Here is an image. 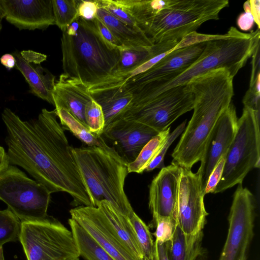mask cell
<instances>
[{"mask_svg":"<svg viewBox=\"0 0 260 260\" xmlns=\"http://www.w3.org/2000/svg\"><path fill=\"white\" fill-rule=\"evenodd\" d=\"M55 109H43L37 118L23 121L6 108L2 118L7 129L10 164L24 169L50 193L63 191L75 206H94Z\"/></svg>","mask_w":260,"mask_h":260,"instance_id":"1","label":"cell"},{"mask_svg":"<svg viewBox=\"0 0 260 260\" xmlns=\"http://www.w3.org/2000/svg\"><path fill=\"white\" fill-rule=\"evenodd\" d=\"M234 77L225 69L211 71L188 83L194 97L193 113L172 154L173 162L191 169L201 161L216 121L231 103Z\"/></svg>","mask_w":260,"mask_h":260,"instance_id":"2","label":"cell"},{"mask_svg":"<svg viewBox=\"0 0 260 260\" xmlns=\"http://www.w3.org/2000/svg\"><path fill=\"white\" fill-rule=\"evenodd\" d=\"M259 38L258 29L243 33L231 27L223 38L208 41L199 58L177 76L165 82H149L128 90L133 95L129 108L141 106L166 91L186 85L213 70L225 69L234 77L252 56L260 43Z\"/></svg>","mask_w":260,"mask_h":260,"instance_id":"3","label":"cell"},{"mask_svg":"<svg viewBox=\"0 0 260 260\" xmlns=\"http://www.w3.org/2000/svg\"><path fill=\"white\" fill-rule=\"evenodd\" d=\"M78 21L75 35L62 31V74L80 80L90 88L114 78L120 49L104 39L93 20L79 17Z\"/></svg>","mask_w":260,"mask_h":260,"instance_id":"4","label":"cell"},{"mask_svg":"<svg viewBox=\"0 0 260 260\" xmlns=\"http://www.w3.org/2000/svg\"><path fill=\"white\" fill-rule=\"evenodd\" d=\"M72 152L94 206L106 200L129 218L134 211L124 189L127 163L110 146L72 147Z\"/></svg>","mask_w":260,"mask_h":260,"instance_id":"5","label":"cell"},{"mask_svg":"<svg viewBox=\"0 0 260 260\" xmlns=\"http://www.w3.org/2000/svg\"><path fill=\"white\" fill-rule=\"evenodd\" d=\"M228 0H171L151 20L145 34L153 44L180 41L204 22L219 19Z\"/></svg>","mask_w":260,"mask_h":260,"instance_id":"6","label":"cell"},{"mask_svg":"<svg viewBox=\"0 0 260 260\" xmlns=\"http://www.w3.org/2000/svg\"><path fill=\"white\" fill-rule=\"evenodd\" d=\"M19 240L27 260H79L73 234L50 216L21 222Z\"/></svg>","mask_w":260,"mask_h":260,"instance_id":"7","label":"cell"},{"mask_svg":"<svg viewBox=\"0 0 260 260\" xmlns=\"http://www.w3.org/2000/svg\"><path fill=\"white\" fill-rule=\"evenodd\" d=\"M259 166V119L253 110L244 107L238 119L237 130L226 153L222 174L214 193L242 184L249 172Z\"/></svg>","mask_w":260,"mask_h":260,"instance_id":"8","label":"cell"},{"mask_svg":"<svg viewBox=\"0 0 260 260\" xmlns=\"http://www.w3.org/2000/svg\"><path fill=\"white\" fill-rule=\"evenodd\" d=\"M50 195L43 185L16 167L10 165L0 173V200L21 222L46 218Z\"/></svg>","mask_w":260,"mask_h":260,"instance_id":"9","label":"cell"},{"mask_svg":"<svg viewBox=\"0 0 260 260\" xmlns=\"http://www.w3.org/2000/svg\"><path fill=\"white\" fill-rule=\"evenodd\" d=\"M194 101L188 84L177 86L141 106L125 111L120 119L140 122L159 133L169 127L180 116L192 110Z\"/></svg>","mask_w":260,"mask_h":260,"instance_id":"10","label":"cell"},{"mask_svg":"<svg viewBox=\"0 0 260 260\" xmlns=\"http://www.w3.org/2000/svg\"><path fill=\"white\" fill-rule=\"evenodd\" d=\"M254 197L242 184L235 191L229 216V230L219 260H246L253 236Z\"/></svg>","mask_w":260,"mask_h":260,"instance_id":"11","label":"cell"},{"mask_svg":"<svg viewBox=\"0 0 260 260\" xmlns=\"http://www.w3.org/2000/svg\"><path fill=\"white\" fill-rule=\"evenodd\" d=\"M204 196L199 172L182 167L176 221L185 234H193L204 229L208 215Z\"/></svg>","mask_w":260,"mask_h":260,"instance_id":"12","label":"cell"},{"mask_svg":"<svg viewBox=\"0 0 260 260\" xmlns=\"http://www.w3.org/2000/svg\"><path fill=\"white\" fill-rule=\"evenodd\" d=\"M207 42L173 50L147 71L123 81L128 91L149 83H162L177 76L194 63L200 57Z\"/></svg>","mask_w":260,"mask_h":260,"instance_id":"13","label":"cell"},{"mask_svg":"<svg viewBox=\"0 0 260 260\" xmlns=\"http://www.w3.org/2000/svg\"><path fill=\"white\" fill-rule=\"evenodd\" d=\"M238 127L236 108L231 103L220 115L207 139L198 169L203 191L209 177L220 158L226 153Z\"/></svg>","mask_w":260,"mask_h":260,"instance_id":"14","label":"cell"},{"mask_svg":"<svg viewBox=\"0 0 260 260\" xmlns=\"http://www.w3.org/2000/svg\"><path fill=\"white\" fill-rule=\"evenodd\" d=\"M182 167L172 161L162 168L149 186V208L152 214L150 224L160 217L176 220Z\"/></svg>","mask_w":260,"mask_h":260,"instance_id":"15","label":"cell"},{"mask_svg":"<svg viewBox=\"0 0 260 260\" xmlns=\"http://www.w3.org/2000/svg\"><path fill=\"white\" fill-rule=\"evenodd\" d=\"M78 222L115 260H144L132 255L108 224L97 206H80L70 210Z\"/></svg>","mask_w":260,"mask_h":260,"instance_id":"16","label":"cell"},{"mask_svg":"<svg viewBox=\"0 0 260 260\" xmlns=\"http://www.w3.org/2000/svg\"><path fill=\"white\" fill-rule=\"evenodd\" d=\"M159 132L140 122L125 119L116 121L104 128L102 137L128 164L137 158L144 146Z\"/></svg>","mask_w":260,"mask_h":260,"instance_id":"17","label":"cell"},{"mask_svg":"<svg viewBox=\"0 0 260 260\" xmlns=\"http://www.w3.org/2000/svg\"><path fill=\"white\" fill-rule=\"evenodd\" d=\"M5 18L20 30L45 29L54 25L52 0H1Z\"/></svg>","mask_w":260,"mask_h":260,"instance_id":"18","label":"cell"},{"mask_svg":"<svg viewBox=\"0 0 260 260\" xmlns=\"http://www.w3.org/2000/svg\"><path fill=\"white\" fill-rule=\"evenodd\" d=\"M12 54L16 60L15 68L23 75L31 93L54 105L55 76L41 65L47 55L30 50L15 51Z\"/></svg>","mask_w":260,"mask_h":260,"instance_id":"19","label":"cell"},{"mask_svg":"<svg viewBox=\"0 0 260 260\" xmlns=\"http://www.w3.org/2000/svg\"><path fill=\"white\" fill-rule=\"evenodd\" d=\"M93 100L102 107L105 128L119 120L133 99L124 87L123 81L112 79L89 88Z\"/></svg>","mask_w":260,"mask_h":260,"instance_id":"20","label":"cell"},{"mask_svg":"<svg viewBox=\"0 0 260 260\" xmlns=\"http://www.w3.org/2000/svg\"><path fill=\"white\" fill-rule=\"evenodd\" d=\"M52 96L55 108L66 109L87 127L85 109L86 105L93 100L89 87L78 79L61 74L55 82Z\"/></svg>","mask_w":260,"mask_h":260,"instance_id":"21","label":"cell"},{"mask_svg":"<svg viewBox=\"0 0 260 260\" xmlns=\"http://www.w3.org/2000/svg\"><path fill=\"white\" fill-rule=\"evenodd\" d=\"M203 237V230L186 234L176 224L171 240L166 242L169 260H206Z\"/></svg>","mask_w":260,"mask_h":260,"instance_id":"22","label":"cell"},{"mask_svg":"<svg viewBox=\"0 0 260 260\" xmlns=\"http://www.w3.org/2000/svg\"><path fill=\"white\" fill-rule=\"evenodd\" d=\"M102 212L114 234L134 256L143 259V255L129 218L117 210L106 200L96 206Z\"/></svg>","mask_w":260,"mask_h":260,"instance_id":"23","label":"cell"},{"mask_svg":"<svg viewBox=\"0 0 260 260\" xmlns=\"http://www.w3.org/2000/svg\"><path fill=\"white\" fill-rule=\"evenodd\" d=\"M96 17L107 26L125 48L147 47L154 44L145 34L134 31L102 8L99 7Z\"/></svg>","mask_w":260,"mask_h":260,"instance_id":"24","label":"cell"},{"mask_svg":"<svg viewBox=\"0 0 260 260\" xmlns=\"http://www.w3.org/2000/svg\"><path fill=\"white\" fill-rule=\"evenodd\" d=\"M115 1L135 19L145 34L153 17L171 2V0Z\"/></svg>","mask_w":260,"mask_h":260,"instance_id":"25","label":"cell"},{"mask_svg":"<svg viewBox=\"0 0 260 260\" xmlns=\"http://www.w3.org/2000/svg\"><path fill=\"white\" fill-rule=\"evenodd\" d=\"M80 256L86 260H115L74 219L68 220Z\"/></svg>","mask_w":260,"mask_h":260,"instance_id":"26","label":"cell"},{"mask_svg":"<svg viewBox=\"0 0 260 260\" xmlns=\"http://www.w3.org/2000/svg\"><path fill=\"white\" fill-rule=\"evenodd\" d=\"M55 109L63 129L71 131L75 137L87 146H96L102 148L109 146L102 136L98 137L93 135L84 124L68 110L62 107L55 108Z\"/></svg>","mask_w":260,"mask_h":260,"instance_id":"27","label":"cell"},{"mask_svg":"<svg viewBox=\"0 0 260 260\" xmlns=\"http://www.w3.org/2000/svg\"><path fill=\"white\" fill-rule=\"evenodd\" d=\"M170 128L159 132L142 148L134 161L127 164L128 173H142L152 160L157 155L165 143Z\"/></svg>","mask_w":260,"mask_h":260,"instance_id":"28","label":"cell"},{"mask_svg":"<svg viewBox=\"0 0 260 260\" xmlns=\"http://www.w3.org/2000/svg\"><path fill=\"white\" fill-rule=\"evenodd\" d=\"M55 24L62 31L79 18L77 5L79 1L52 0Z\"/></svg>","mask_w":260,"mask_h":260,"instance_id":"29","label":"cell"},{"mask_svg":"<svg viewBox=\"0 0 260 260\" xmlns=\"http://www.w3.org/2000/svg\"><path fill=\"white\" fill-rule=\"evenodd\" d=\"M129 218L142 252L143 259L154 260V241L148 226L135 212Z\"/></svg>","mask_w":260,"mask_h":260,"instance_id":"30","label":"cell"},{"mask_svg":"<svg viewBox=\"0 0 260 260\" xmlns=\"http://www.w3.org/2000/svg\"><path fill=\"white\" fill-rule=\"evenodd\" d=\"M21 221L9 209L0 210V247L19 240Z\"/></svg>","mask_w":260,"mask_h":260,"instance_id":"31","label":"cell"},{"mask_svg":"<svg viewBox=\"0 0 260 260\" xmlns=\"http://www.w3.org/2000/svg\"><path fill=\"white\" fill-rule=\"evenodd\" d=\"M84 117L89 131L96 137L102 136L105 126L104 115L101 106L94 100L86 105Z\"/></svg>","mask_w":260,"mask_h":260,"instance_id":"32","label":"cell"},{"mask_svg":"<svg viewBox=\"0 0 260 260\" xmlns=\"http://www.w3.org/2000/svg\"><path fill=\"white\" fill-rule=\"evenodd\" d=\"M97 1L99 7L102 8L108 11L134 31L141 34H145L140 28L135 19L121 6L118 5L115 0Z\"/></svg>","mask_w":260,"mask_h":260,"instance_id":"33","label":"cell"},{"mask_svg":"<svg viewBox=\"0 0 260 260\" xmlns=\"http://www.w3.org/2000/svg\"><path fill=\"white\" fill-rule=\"evenodd\" d=\"M185 125L186 120L178 126L173 132L170 133L160 152L146 168V171H151L157 168L161 169L165 167L164 158L166 152L174 141L184 131Z\"/></svg>","mask_w":260,"mask_h":260,"instance_id":"34","label":"cell"},{"mask_svg":"<svg viewBox=\"0 0 260 260\" xmlns=\"http://www.w3.org/2000/svg\"><path fill=\"white\" fill-rule=\"evenodd\" d=\"M150 225L156 228L153 234L155 237V241L164 243L171 240L176 225V221L174 218L160 217Z\"/></svg>","mask_w":260,"mask_h":260,"instance_id":"35","label":"cell"},{"mask_svg":"<svg viewBox=\"0 0 260 260\" xmlns=\"http://www.w3.org/2000/svg\"><path fill=\"white\" fill-rule=\"evenodd\" d=\"M260 76L250 81L249 87L246 91L243 103L245 108L253 110L259 119L260 114Z\"/></svg>","mask_w":260,"mask_h":260,"instance_id":"36","label":"cell"},{"mask_svg":"<svg viewBox=\"0 0 260 260\" xmlns=\"http://www.w3.org/2000/svg\"><path fill=\"white\" fill-rule=\"evenodd\" d=\"M224 35H206L196 32L191 33L179 41L174 50L187 47L193 44L222 38Z\"/></svg>","mask_w":260,"mask_h":260,"instance_id":"37","label":"cell"},{"mask_svg":"<svg viewBox=\"0 0 260 260\" xmlns=\"http://www.w3.org/2000/svg\"><path fill=\"white\" fill-rule=\"evenodd\" d=\"M226 155L222 156L210 174L206 186L204 191V195L214 193L215 188L220 181L225 164Z\"/></svg>","mask_w":260,"mask_h":260,"instance_id":"38","label":"cell"},{"mask_svg":"<svg viewBox=\"0 0 260 260\" xmlns=\"http://www.w3.org/2000/svg\"><path fill=\"white\" fill-rule=\"evenodd\" d=\"M99 8L98 1H79L77 5L79 17L87 20H92L96 18Z\"/></svg>","mask_w":260,"mask_h":260,"instance_id":"39","label":"cell"},{"mask_svg":"<svg viewBox=\"0 0 260 260\" xmlns=\"http://www.w3.org/2000/svg\"><path fill=\"white\" fill-rule=\"evenodd\" d=\"M93 21L100 34L107 42L120 50L125 48L107 26L100 19L96 17Z\"/></svg>","mask_w":260,"mask_h":260,"instance_id":"40","label":"cell"},{"mask_svg":"<svg viewBox=\"0 0 260 260\" xmlns=\"http://www.w3.org/2000/svg\"><path fill=\"white\" fill-rule=\"evenodd\" d=\"M243 8L244 12L239 15L237 23L241 30L249 31L253 28L254 23L253 17L251 13L249 1L244 3Z\"/></svg>","mask_w":260,"mask_h":260,"instance_id":"41","label":"cell"},{"mask_svg":"<svg viewBox=\"0 0 260 260\" xmlns=\"http://www.w3.org/2000/svg\"><path fill=\"white\" fill-rule=\"evenodd\" d=\"M154 260H169L166 243L154 241Z\"/></svg>","mask_w":260,"mask_h":260,"instance_id":"42","label":"cell"},{"mask_svg":"<svg viewBox=\"0 0 260 260\" xmlns=\"http://www.w3.org/2000/svg\"><path fill=\"white\" fill-rule=\"evenodd\" d=\"M251 13L253 17L254 22L260 28V1L259 0L249 1Z\"/></svg>","mask_w":260,"mask_h":260,"instance_id":"43","label":"cell"},{"mask_svg":"<svg viewBox=\"0 0 260 260\" xmlns=\"http://www.w3.org/2000/svg\"><path fill=\"white\" fill-rule=\"evenodd\" d=\"M0 62L2 65L8 70H11L15 67L16 60L12 54L6 53L0 58Z\"/></svg>","mask_w":260,"mask_h":260,"instance_id":"44","label":"cell"},{"mask_svg":"<svg viewBox=\"0 0 260 260\" xmlns=\"http://www.w3.org/2000/svg\"><path fill=\"white\" fill-rule=\"evenodd\" d=\"M10 166V162L5 149L0 146V173Z\"/></svg>","mask_w":260,"mask_h":260,"instance_id":"45","label":"cell"},{"mask_svg":"<svg viewBox=\"0 0 260 260\" xmlns=\"http://www.w3.org/2000/svg\"><path fill=\"white\" fill-rule=\"evenodd\" d=\"M6 13L4 8L0 0V31L2 28V22L3 18L5 17Z\"/></svg>","mask_w":260,"mask_h":260,"instance_id":"46","label":"cell"},{"mask_svg":"<svg viewBox=\"0 0 260 260\" xmlns=\"http://www.w3.org/2000/svg\"><path fill=\"white\" fill-rule=\"evenodd\" d=\"M0 260H5L3 247H0Z\"/></svg>","mask_w":260,"mask_h":260,"instance_id":"47","label":"cell"}]
</instances>
